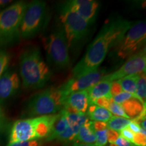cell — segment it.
<instances>
[{"label":"cell","mask_w":146,"mask_h":146,"mask_svg":"<svg viewBox=\"0 0 146 146\" xmlns=\"http://www.w3.org/2000/svg\"><path fill=\"white\" fill-rule=\"evenodd\" d=\"M132 143L136 146H145L146 145V133L145 130L141 129L140 133H135Z\"/></svg>","instance_id":"obj_26"},{"label":"cell","mask_w":146,"mask_h":146,"mask_svg":"<svg viewBox=\"0 0 146 146\" xmlns=\"http://www.w3.org/2000/svg\"><path fill=\"white\" fill-rule=\"evenodd\" d=\"M96 137V141L95 145L96 146H106L108 143L107 129L103 131L95 132Z\"/></svg>","instance_id":"obj_27"},{"label":"cell","mask_w":146,"mask_h":146,"mask_svg":"<svg viewBox=\"0 0 146 146\" xmlns=\"http://www.w3.org/2000/svg\"><path fill=\"white\" fill-rule=\"evenodd\" d=\"M28 3L20 1L0 12V47L14 44L20 39V27Z\"/></svg>","instance_id":"obj_3"},{"label":"cell","mask_w":146,"mask_h":146,"mask_svg":"<svg viewBox=\"0 0 146 146\" xmlns=\"http://www.w3.org/2000/svg\"><path fill=\"white\" fill-rule=\"evenodd\" d=\"M72 146H96L95 144H91V143H80V142H76L73 144Z\"/></svg>","instance_id":"obj_39"},{"label":"cell","mask_w":146,"mask_h":146,"mask_svg":"<svg viewBox=\"0 0 146 146\" xmlns=\"http://www.w3.org/2000/svg\"><path fill=\"white\" fill-rule=\"evenodd\" d=\"M12 2V1L10 0H0V12L6 8L7 6Z\"/></svg>","instance_id":"obj_38"},{"label":"cell","mask_w":146,"mask_h":146,"mask_svg":"<svg viewBox=\"0 0 146 146\" xmlns=\"http://www.w3.org/2000/svg\"><path fill=\"white\" fill-rule=\"evenodd\" d=\"M133 22L120 16L108 19L104 23L83 58L72 70V77H79L99 69L113 47L121 40Z\"/></svg>","instance_id":"obj_1"},{"label":"cell","mask_w":146,"mask_h":146,"mask_svg":"<svg viewBox=\"0 0 146 146\" xmlns=\"http://www.w3.org/2000/svg\"><path fill=\"white\" fill-rule=\"evenodd\" d=\"M108 110L110 111V112L112 114L113 116H120V117H123L127 119H129L127 114H125V111L122 107L121 104L114 103L112 101L110 104Z\"/></svg>","instance_id":"obj_25"},{"label":"cell","mask_w":146,"mask_h":146,"mask_svg":"<svg viewBox=\"0 0 146 146\" xmlns=\"http://www.w3.org/2000/svg\"><path fill=\"white\" fill-rule=\"evenodd\" d=\"M127 127H129V129H131V131L134 133H138L141 131V128L139 126V125L135 123V122L133 120H131L130 123L129 124V125H128Z\"/></svg>","instance_id":"obj_35"},{"label":"cell","mask_w":146,"mask_h":146,"mask_svg":"<svg viewBox=\"0 0 146 146\" xmlns=\"http://www.w3.org/2000/svg\"><path fill=\"white\" fill-rule=\"evenodd\" d=\"M69 127V124L67 121L64 114L62 111H60L59 114H58L57 118L53 126L52 130L51 131L50 135L47 137L48 141L53 139H57L60 135Z\"/></svg>","instance_id":"obj_20"},{"label":"cell","mask_w":146,"mask_h":146,"mask_svg":"<svg viewBox=\"0 0 146 146\" xmlns=\"http://www.w3.org/2000/svg\"><path fill=\"white\" fill-rule=\"evenodd\" d=\"M48 62L55 68L61 70L70 66L68 42L62 25L43 39Z\"/></svg>","instance_id":"obj_5"},{"label":"cell","mask_w":146,"mask_h":146,"mask_svg":"<svg viewBox=\"0 0 146 146\" xmlns=\"http://www.w3.org/2000/svg\"><path fill=\"white\" fill-rule=\"evenodd\" d=\"M135 96L133 94H129V93L125 92L123 91L120 94L116 95V96H113L112 98V101L114 103L118 104H121L124 103V102L127 101V100H130Z\"/></svg>","instance_id":"obj_28"},{"label":"cell","mask_w":146,"mask_h":146,"mask_svg":"<svg viewBox=\"0 0 146 146\" xmlns=\"http://www.w3.org/2000/svg\"><path fill=\"white\" fill-rule=\"evenodd\" d=\"M112 82L102 79L86 89L89 100V104H94L95 101L100 98H106L112 100V96L110 94V87Z\"/></svg>","instance_id":"obj_16"},{"label":"cell","mask_w":146,"mask_h":146,"mask_svg":"<svg viewBox=\"0 0 146 146\" xmlns=\"http://www.w3.org/2000/svg\"><path fill=\"white\" fill-rule=\"evenodd\" d=\"M145 40V21L133 23L121 40L110 51L109 57L114 60L128 59L143 49Z\"/></svg>","instance_id":"obj_4"},{"label":"cell","mask_w":146,"mask_h":146,"mask_svg":"<svg viewBox=\"0 0 146 146\" xmlns=\"http://www.w3.org/2000/svg\"><path fill=\"white\" fill-rule=\"evenodd\" d=\"M74 140L78 141L80 143L91 144L96 143V133L93 129L91 120L89 119L87 120L86 123L80 128Z\"/></svg>","instance_id":"obj_19"},{"label":"cell","mask_w":146,"mask_h":146,"mask_svg":"<svg viewBox=\"0 0 146 146\" xmlns=\"http://www.w3.org/2000/svg\"><path fill=\"white\" fill-rule=\"evenodd\" d=\"M89 106L87 90L72 93L66 97L63 109L70 113L85 114Z\"/></svg>","instance_id":"obj_14"},{"label":"cell","mask_w":146,"mask_h":146,"mask_svg":"<svg viewBox=\"0 0 146 146\" xmlns=\"http://www.w3.org/2000/svg\"><path fill=\"white\" fill-rule=\"evenodd\" d=\"M87 116L91 121H100L107 123L113 115L105 108L89 104L87 110Z\"/></svg>","instance_id":"obj_18"},{"label":"cell","mask_w":146,"mask_h":146,"mask_svg":"<svg viewBox=\"0 0 146 146\" xmlns=\"http://www.w3.org/2000/svg\"><path fill=\"white\" fill-rule=\"evenodd\" d=\"M134 96L135 98H137L145 104L146 99V76L145 72H143L139 74V77L137 83L136 91L135 93Z\"/></svg>","instance_id":"obj_22"},{"label":"cell","mask_w":146,"mask_h":146,"mask_svg":"<svg viewBox=\"0 0 146 146\" xmlns=\"http://www.w3.org/2000/svg\"><path fill=\"white\" fill-rule=\"evenodd\" d=\"M139 77V74H135L128 75L118 80L123 91L134 95L136 91L137 83Z\"/></svg>","instance_id":"obj_21"},{"label":"cell","mask_w":146,"mask_h":146,"mask_svg":"<svg viewBox=\"0 0 146 146\" xmlns=\"http://www.w3.org/2000/svg\"><path fill=\"white\" fill-rule=\"evenodd\" d=\"M39 143L36 140H31V141L16 142V143H8L7 146H39Z\"/></svg>","instance_id":"obj_33"},{"label":"cell","mask_w":146,"mask_h":146,"mask_svg":"<svg viewBox=\"0 0 146 146\" xmlns=\"http://www.w3.org/2000/svg\"><path fill=\"white\" fill-rule=\"evenodd\" d=\"M48 21L47 3L35 0L28 3L20 27V37L30 39L44 29Z\"/></svg>","instance_id":"obj_7"},{"label":"cell","mask_w":146,"mask_h":146,"mask_svg":"<svg viewBox=\"0 0 146 146\" xmlns=\"http://www.w3.org/2000/svg\"><path fill=\"white\" fill-rule=\"evenodd\" d=\"M145 68L146 56L145 49L144 47L141 51L128 58L127 62L120 68L112 73L106 74L102 79L110 82L118 81L128 75L145 72Z\"/></svg>","instance_id":"obj_10"},{"label":"cell","mask_w":146,"mask_h":146,"mask_svg":"<svg viewBox=\"0 0 146 146\" xmlns=\"http://www.w3.org/2000/svg\"><path fill=\"white\" fill-rule=\"evenodd\" d=\"M92 127L95 132L106 130L108 129L107 123L100 121H92Z\"/></svg>","instance_id":"obj_34"},{"label":"cell","mask_w":146,"mask_h":146,"mask_svg":"<svg viewBox=\"0 0 146 146\" xmlns=\"http://www.w3.org/2000/svg\"><path fill=\"white\" fill-rule=\"evenodd\" d=\"M106 71L103 69H98V70L91 72L88 74H85L79 77L72 78L62 84L61 86L58 87L59 91L62 96V102L63 104L67 96L72 94L86 90L89 87L93 86L95 84L101 81L102 78L106 75Z\"/></svg>","instance_id":"obj_9"},{"label":"cell","mask_w":146,"mask_h":146,"mask_svg":"<svg viewBox=\"0 0 146 146\" xmlns=\"http://www.w3.org/2000/svg\"><path fill=\"white\" fill-rule=\"evenodd\" d=\"M65 4L90 25L96 21L100 5L94 0H70Z\"/></svg>","instance_id":"obj_11"},{"label":"cell","mask_w":146,"mask_h":146,"mask_svg":"<svg viewBox=\"0 0 146 146\" xmlns=\"http://www.w3.org/2000/svg\"><path fill=\"white\" fill-rule=\"evenodd\" d=\"M121 92H123V89H122L121 86H120L118 81H112L110 87V94L112 95V96L113 97L116 96V95L120 94Z\"/></svg>","instance_id":"obj_32"},{"label":"cell","mask_w":146,"mask_h":146,"mask_svg":"<svg viewBox=\"0 0 146 146\" xmlns=\"http://www.w3.org/2000/svg\"><path fill=\"white\" fill-rule=\"evenodd\" d=\"M109 146H118L117 145H116L115 143H110Z\"/></svg>","instance_id":"obj_41"},{"label":"cell","mask_w":146,"mask_h":146,"mask_svg":"<svg viewBox=\"0 0 146 146\" xmlns=\"http://www.w3.org/2000/svg\"><path fill=\"white\" fill-rule=\"evenodd\" d=\"M57 116L58 114H55L33 118L36 139L50 135Z\"/></svg>","instance_id":"obj_15"},{"label":"cell","mask_w":146,"mask_h":146,"mask_svg":"<svg viewBox=\"0 0 146 146\" xmlns=\"http://www.w3.org/2000/svg\"><path fill=\"white\" fill-rule=\"evenodd\" d=\"M19 64L25 88H42L50 80L52 71L42 57L39 47H32L23 51L20 56Z\"/></svg>","instance_id":"obj_2"},{"label":"cell","mask_w":146,"mask_h":146,"mask_svg":"<svg viewBox=\"0 0 146 146\" xmlns=\"http://www.w3.org/2000/svg\"><path fill=\"white\" fill-rule=\"evenodd\" d=\"M119 136V132L110 129H107V139L109 143H114Z\"/></svg>","instance_id":"obj_30"},{"label":"cell","mask_w":146,"mask_h":146,"mask_svg":"<svg viewBox=\"0 0 146 146\" xmlns=\"http://www.w3.org/2000/svg\"><path fill=\"white\" fill-rule=\"evenodd\" d=\"M63 109L58 88L49 87L32 97L27 104V112L31 116L55 114Z\"/></svg>","instance_id":"obj_8"},{"label":"cell","mask_w":146,"mask_h":146,"mask_svg":"<svg viewBox=\"0 0 146 146\" xmlns=\"http://www.w3.org/2000/svg\"><path fill=\"white\" fill-rule=\"evenodd\" d=\"M131 120L120 116H112L107 123L108 129H112L116 131H120L122 129L127 127L130 123Z\"/></svg>","instance_id":"obj_23"},{"label":"cell","mask_w":146,"mask_h":146,"mask_svg":"<svg viewBox=\"0 0 146 146\" xmlns=\"http://www.w3.org/2000/svg\"><path fill=\"white\" fill-rule=\"evenodd\" d=\"M3 117V112H2V110H1V107H0V118Z\"/></svg>","instance_id":"obj_40"},{"label":"cell","mask_w":146,"mask_h":146,"mask_svg":"<svg viewBox=\"0 0 146 146\" xmlns=\"http://www.w3.org/2000/svg\"><path fill=\"white\" fill-rule=\"evenodd\" d=\"M5 128H6V122H5L4 118L2 117L0 118V141H1L3 133L5 132Z\"/></svg>","instance_id":"obj_37"},{"label":"cell","mask_w":146,"mask_h":146,"mask_svg":"<svg viewBox=\"0 0 146 146\" xmlns=\"http://www.w3.org/2000/svg\"><path fill=\"white\" fill-rule=\"evenodd\" d=\"M121 106L130 120L136 118L145 109V104H143L135 96L121 104Z\"/></svg>","instance_id":"obj_17"},{"label":"cell","mask_w":146,"mask_h":146,"mask_svg":"<svg viewBox=\"0 0 146 146\" xmlns=\"http://www.w3.org/2000/svg\"><path fill=\"white\" fill-rule=\"evenodd\" d=\"M21 86L19 76L15 71L7 70L0 77V103L17 94Z\"/></svg>","instance_id":"obj_13"},{"label":"cell","mask_w":146,"mask_h":146,"mask_svg":"<svg viewBox=\"0 0 146 146\" xmlns=\"http://www.w3.org/2000/svg\"><path fill=\"white\" fill-rule=\"evenodd\" d=\"M111 102H112V100L109 99V98H106V97H103V98H98V99H97L96 101H95L94 104L98 106L103 107L108 109V108Z\"/></svg>","instance_id":"obj_31"},{"label":"cell","mask_w":146,"mask_h":146,"mask_svg":"<svg viewBox=\"0 0 146 146\" xmlns=\"http://www.w3.org/2000/svg\"><path fill=\"white\" fill-rule=\"evenodd\" d=\"M114 143L118 146H134L132 143L128 141L127 140L121 137L120 136L118 137V138L116 139Z\"/></svg>","instance_id":"obj_36"},{"label":"cell","mask_w":146,"mask_h":146,"mask_svg":"<svg viewBox=\"0 0 146 146\" xmlns=\"http://www.w3.org/2000/svg\"><path fill=\"white\" fill-rule=\"evenodd\" d=\"M134 134L135 133L132 132V131H131V129L128 127H125V129H122V130L119 132V135L121 137L124 138L125 139L127 140L128 141L131 142V143H132L133 137H134Z\"/></svg>","instance_id":"obj_29"},{"label":"cell","mask_w":146,"mask_h":146,"mask_svg":"<svg viewBox=\"0 0 146 146\" xmlns=\"http://www.w3.org/2000/svg\"><path fill=\"white\" fill-rule=\"evenodd\" d=\"M36 139L33 118L18 120L14 123L11 129L9 143H12Z\"/></svg>","instance_id":"obj_12"},{"label":"cell","mask_w":146,"mask_h":146,"mask_svg":"<svg viewBox=\"0 0 146 146\" xmlns=\"http://www.w3.org/2000/svg\"><path fill=\"white\" fill-rule=\"evenodd\" d=\"M10 61V54L4 50H0V77L8 70Z\"/></svg>","instance_id":"obj_24"},{"label":"cell","mask_w":146,"mask_h":146,"mask_svg":"<svg viewBox=\"0 0 146 146\" xmlns=\"http://www.w3.org/2000/svg\"><path fill=\"white\" fill-rule=\"evenodd\" d=\"M60 19L68 48L73 50L87 37L91 25L68 8L65 3L60 8Z\"/></svg>","instance_id":"obj_6"}]
</instances>
